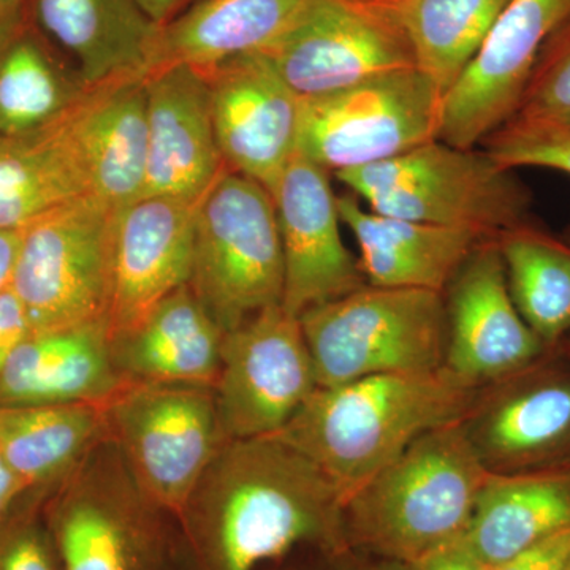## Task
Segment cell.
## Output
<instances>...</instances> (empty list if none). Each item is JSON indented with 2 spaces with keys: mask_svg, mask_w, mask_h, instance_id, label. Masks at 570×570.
Wrapping results in <instances>:
<instances>
[{
  "mask_svg": "<svg viewBox=\"0 0 570 570\" xmlns=\"http://www.w3.org/2000/svg\"><path fill=\"white\" fill-rule=\"evenodd\" d=\"M261 52L299 99L417 67L379 0H306L287 31Z\"/></svg>",
  "mask_w": 570,
  "mask_h": 570,
  "instance_id": "obj_12",
  "label": "cell"
},
{
  "mask_svg": "<svg viewBox=\"0 0 570 570\" xmlns=\"http://www.w3.org/2000/svg\"><path fill=\"white\" fill-rule=\"evenodd\" d=\"M570 566V530L540 540L490 570H568Z\"/></svg>",
  "mask_w": 570,
  "mask_h": 570,
  "instance_id": "obj_36",
  "label": "cell"
},
{
  "mask_svg": "<svg viewBox=\"0 0 570 570\" xmlns=\"http://www.w3.org/2000/svg\"><path fill=\"white\" fill-rule=\"evenodd\" d=\"M344 499L276 436L227 441L178 512L189 570H257L299 549H347Z\"/></svg>",
  "mask_w": 570,
  "mask_h": 570,
  "instance_id": "obj_1",
  "label": "cell"
},
{
  "mask_svg": "<svg viewBox=\"0 0 570 570\" xmlns=\"http://www.w3.org/2000/svg\"><path fill=\"white\" fill-rule=\"evenodd\" d=\"M200 200L140 197L116 214L110 333L134 324L165 296L189 284Z\"/></svg>",
  "mask_w": 570,
  "mask_h": 570,
  "instance_id": "obj_18",
  "label": "cell"
},
{
  "mask_svg": "<svg viewBox=\"0 0 570 570\" xmlns=\"http://www.w3.org/2000/svg\"><path fill=\"white\" fill-rule=\"evenodd\" d=\"M475 390L444 366L317 387L276 438L313 461L347 501L415 439L461 422Z\"/></svg>",
  "mask_w": 570,
  "mask_h": 570,
  "instance_id": "obj_2",
  "label": "cell"
},
{
  "mask_svg": "<svg viewBox=\"0 0 570 570\" xmlns=\"http://www.w3.org/2000/svg\"><path fill=\"white\" fill-rule=\"evenodd\" d=\"M335 176L371 212L385 216L491 236L532 223L531 190L485 149L433 140Z\"/></svg>",
  "mask_w": 570,
  "mask_h": 570,
  "instance_id": "obj_5",
  "label": "cell"
},
{
  "mask_svg": "<svg viewBox=\"0 0 570 570\" xmlns=\"http://www.w3.org/2000/svg\"><path fill=\"white\" fill-rule=\"evenodd\" d=\"M32 333L24 307L14 295L13 288L0 292V374L14 348Z\"/></svg>",
  "mask_w": 570,
  "mask_h": 570,
  "instance_id": "obj_37",
  "label": "cell"
},
{
  "mask_svg": "<svg viewBox=\"0 0 570 570\" xmlns=\"http://www.w3.org/2000/svg\"><path fill=\"white\" fill-rule=\"evenodd\" d=\"M28 26L0 47V137L50 126L88 92Z\"/></svg>",
  "mask_w": 570,
  "mask_h": 570,
  "instance_id": "obj_31",
  "label": "cell"
},
{
  "mask_svg": "<svg viewBox=\"0 0 570 570\" xmlns=\"http://www.w3.org/2000/svg\"><path fill=\"white\" fill-rule=\"evenodd\" d=\"M317 387L302 325L283 305L225 332L214 392L227 441L276 436Z\"/></svg>",
  "mask_w": 570,
  "mask_h": 570,
  "instance_id": "obj_13",
  "label": "cell"
},
{
  "mask_svg": "<svg viewBox=\"0 0 570 570\" xmlns=\"http://www.w3.org/2000/svg\"><path fill=\"white\" fill-rule=\"evenodd\" d=\"M513 305L543 346L570 335V245L532 223L497 235Z\"/></svg>",
  "mask_w": 570,
  "mask_h": 570,
  "instance_id": "obj_30",
  "label": "cell"
},
{
  "mask_svg": "<svg viewBox=\"0 0 570 570\" xmlns=\"http://www.w3.org/2000/svg\"><path fill=\"white\" fill-rule=\"evenodd\" d=\"M306 0H197L160 26L151 71L208 70L228 59L264 51L287 31Z\"/></svg>",
  "mask_w": 570,
  "mask_h": 570,
  "instance_id": "obj_25",
  "label": "cell"
},
{
  "mask_svg": "<svg viewBox=\"0 0 570 570\" xmlns=\"http://www.w3.org/2000/svg\"><path fill=\"white\" fill-rule=\"evenodd\" d=\"M442 102L417 67L302 99L296 153L333 175L384 163L439 140Z\"/></svg>",
  "mask_w": 570,
  "mask_h": 570,
  "instance_id": "obj_9",
  "label": "cell"
},
{
  "mask_svg": "<svg viewBox=\"0 0 570 570\" xmlns=\"http://www.w3.org/2000/svg\"><path fill=\"white\" fill-rule=\"evenodd\" d=\"M564 343L570 344V335L568 337H566Z\"/></svg>",
  "mask_w": 570,
  "mask_h": 570,
  "instance_id": "obj_43",
  "label": "cell"
},
{
  "mask_svg": "<svg viewBox=\"0 0 570 570\" xmlns=\"http://www.w3.org/2000/svg\"><path fill=\"white\" fill-rule=\"evenodd\" d=\"M412 570H490L468 546L464 534L411 566Z\"/></svg>",
  "mask_w": 570,
  "mask_h": 570,
  "instance_id": "obj_38",
  "label": "cell"
},
{
  "mask_svg": "<svg viewBox=\"0 0 570 570\" xmlns=\"http://www.w3.org/2000/svg\"><path fill=\"white\" fill-rule=\"evenodd\" d=\"M330 175L296 153L272 190L283 245V307L295 317L367 284L344 245Z\"/></svg>",
  "mask_w": 570,
  "mask_h": 570,
  "instance_id": "obj_15",
  "label": "cell"
},
{
  "mask_svg": "<svg viewBox=\"0 0 570 570\" xmlns=\"http://www.w3.org/2000/svg\"><path fill=\"white\" fill-rule=\"evenodd\" d=\"M341 223L354 235L360 265L374 287L444 294L472 250L494 236L385 216L363 208L354 194L337 195Z\"/></svg>",
  "mask_w": 570,
  "mask_h": 570,
  "instance_id": "obj_22",
  "label": "cell"
},
{
  "mask_svg": "<svg viewBox=\"0 0 570 570\" xmlns=\"http://www.w3.org/2000/svg\"><path fill=\"white\" fill-rule=\"evenodd\" d=\"M570 530V466L491 475L464 539L489 568Z\"/></svg>",
  "mask_w": 570,
  "mask_h": 570,
  "instance_id": "obj_26",
  "label": "cell"
},
{
  "mask_svg": "<svg viewBox=\"0 0 570 570\" xmlns=\"http://www.w3.org/2000/svg\"><path fill=\"white\" fill-rule=\"evenodd\" d=\"M197 0H138L141 9L156 24L164 26Z\"/></svg>",
  "mask_w": 570,
  "mask_h": 570,
  "instance_id": "obj_42",
  "label": "cell"
},
{
  "mask_svg": "<svg viewBox=\"0 0 570 570\" xmlns=\"http://www.w3.org/2000/svg\"><path fill=\"white\" fill-rule=\"evenodd\" d=\"M122 385L107 321L32 332L0 374V407L102 406Z\"/></svg>",
  "mask_w": 570,
  "mask_h": 570,
  "instance_id": "obj_21",
  "label": "cell"
},
{
  "mask_svg": "<svg viewBox=\"0 0 570 570\" xmlns=\"http://www.w3.org/2000/svg\"><path fill=\"white\" fill-rule=\"evenodd\" d=\"M510 0H379L414 52L415 66L449 91Z\"/></svg>",
  "mask_w": 570,
  "mask_h": 570,
  "instance_id": "obj_29",
  "label": "cell"
},
{
  "mask_svg": "<svg viewBox=\"0 0 570 570\" xmlns=\"http://www.w3.org/2000/svg\"><path fill=\"white\" fill-rule=\"evenodd\" d=\"M100 407L108 438L121 450L135 479L178 515L227 442L214 385L124 384Z\"/></svg>",
  "mask_w": 570,
  "mask_h": 570,
  "instance_id": "obj_10",
  "label": "cell"
},
{
  "mask_svg": "<svg viewBox=\"0 0 570 570\" xmlns=\"http://www.w3.org/2000/svg\"><path fill=\"white\" fill-rule=\"evenodd\" d=\"M63 115L37 132L0 137L2 230L21 232L56 206L91 194Z\"/></svg>",
  "mask_w": 570,
  "mask_h": 570,
  "instance_id": "obj_28",
  "label": "cell"
},
{
  "mask_svg": "<svg viewBox=\"0 0 570 570\" xmlns=\"http://www.w3.org/2000/svg\"><path fill=\"white\" fill-rule=\"evenodd\" d=\"M62 570H189L178 517L105 436L43 504Z\"/></svg>",
  "mask_w": 570,
  "mask_h": 570,
  "instance_id": "obj_4",
  "label": "cell"
},
{
  "mask_svg": "<svg viewBox=\"0 0 570 570\" xmlns=\"http://www.w3.org/2000/svg\"><path fill=\"white\" fill-rule=\"evenodd\" d=\"M118 209L82 195L22 228L10 287L32 332L108 322Z\"/></svg>",
  "mask_w": 570,
  "mask_h": 570,
  "instance_id": "obj_8",
  "label": "cell"
},
{
  "mask_svg": "<svg viewBox=\"0 0 570 570\" xmlns=\"http://www.w3.org/2000/svg\"><path fill=\"white\" fill-rule=\"evenodd\" d=\"M568 570H570V566H569Z\"/></svg>",
  "mask_w": 570,
  "mask_h": 570,
  "instance_id": "obj_44",
  "label": "cell"
},
{
  "mask_svg": "<svg viewBox=\"0 0 570 570\" xmlns=\"http://www.w3.org/2000/svg\"><path fill=\"white\" fill-rule=\"evenodd\" d=\"M26 494H29L28 489L22 485L21 480L11 471L0 453V521L20 504Z\"/></svg>",
  "mask_w": 570,
  "mask_h": 570,
  "instance_id": "obj_39",
  "label": "cell"
},
{
  "mask_svg": "<svg viewBox=\"0 0 570 570\" xmlns=\"http://www.w3.org/2000/svg\"><path fill=\"white\" fill-rule=\"evenodd\" d=\"M190 291L225 332L283 305L284 257L275 202L227 170L198 204Z\"/></svg>",
  "mask_w": 570,
  "mask_h": 570,
  "instance_id": "obj_7",
  "label": "cell"
},
{
  "mask_svg": "<svg viewBox=\"0 0 570 570\" xmlns=\"http://www.w3.org/2000/svg\"><path fill=\"white\" fill-rule=\"evenodd\" d=\"M63 122L89 193L115 208L141 197L148 159L146 77L89 88Z\"/></svg>",
  "mask_w": 570,
  "mask_h": 570,
  "instance_id": "obj_20",
  "label": "cell"
},
{
  "mask_svg": "<svg viewBox=\"0 0 570 570\" xmlns=\"http://www.w3.org/2000/svg\"><path fill=\"white\" fill-rule=\"evenodd\" d=\"M298 321L318 387L444 366L448 314L439 292L366 284L309 307Z\"/></svg>",
  "mask_w": 570,
  "mask_h": 570,
  "instance_id": "obj_6",
  "label": "cell"
},
{
  "mask_svg": "<svg viewBox=\"0 0 570 570\" xmlns=\"http://www.w3.org/2000/svg\"><path fill=\"white\" fill-rule=\"evenodd\" d=\"M148 159L141 197L202 200L228 170L214 132L200 71L170 67L146 75Z\"/></svg>",
  "mask_w": 570,
  "mask_h": 570,
  "instance_id": "obj_19",
  "label": "cell"
},
{
  "mask_svg": "<svg viewBox=\"0 0 570 570\" xmlns=\"http://www.w3.org/2000/svg\"><path fill=\"white\" fill-rule=\"evenodd\" d=\"M20 242L21 232L0 228V292L6 291L11 283Z\"/></svg>",
  "mask_w": 570,
  "mask_h": 570,
  "instance_id": "obj_41",
  "label": "cell"
},
{
  "mask_svg": "<svg viewBox=\"0 0 570 570\" xmlns=\"http://www.w3.org/2000/svg\"><path fill=\"white\" fill-rule=\"evenodd\" d=\"M460 423L490 474L570 466V344L475 390Z\"/></svg>",
  "mask_w": 570,
  "mask_h": 570,
  "instance_id": "obj_11",
  "label": "cell"
},
{
  "mask_svg": "<svg viewBox=\"0 0 570 570\" xmlns=\"http://www.w3.org/2000/svg\"><path fill=\"white\" fill-rule=\"evenodd\" d=\"M107 436L102 407H0V453L29 493L50 494Z\"/></svg>",
  "mask_w": 570,
  "mask_h": 570,
  "instance_id": "obj_27",
  "label": "cell"
},
{
  "mask_svg": "<svg viewBox=\"0 0 570 570\" xmlns=\"http://www.w3.org/2000/svg\"><path fill=\"white\" fill-rule=\"evenodd\" d=\"M41 31L75 61L88 88L146 77L160 26L138 0H31Z\"/></svg>",
  "mask_w": 570,
  "mask_h": 570,
  "instance_id": "obj_24",
  "label": "cell"
},
{
  "mask_svg": "<svg viewBox=\"0 0 570 570\" xmlns=\"http://www.w3.org/2000/svg\"><path fill=\"white\" fill-rule=\"evenodd\" d=\"M48 494L29 493L0 521V570H62L45 519Z\"/></svg>",
  "mask_w": 570,
  "mask_h": 570,
  "instance_id": "obj_33",
  "label": "cell"
},
{
  "mask_svg": "<svg viewBox=\"0 0 570 570\" xmlns=\"http://www.w3.org/2000/svg\"><path fill=\"white\" fill-rule=\"evenodd\" d=\"M29 3L31 0H0V47L28 26Z\"/></svg>",
  "mask_w": 570,
  "mask_h": 570,
  "instance_id": "obj_40",
  "label": "cell"
},
{
  "mask_svg": "<svg viewBox=\"0 0 570 570\" xmlns=\"http://www.w3.org/2000/svg\"><path fill=\"white\" fill-rule=\"evenodd\" d=\"M200 71V70H198ZM225 167L272 194L298 145L299 99L264 52L202 70Z\"/></svg>",
  "mask_w": 570,
  "mask_h": 570,
  "instance_id": "obj_16",
  "label": "cell"
},
{
  "mask_svg": "<svg viewBox=\"0 0 570 570\" xmlns=\"http://www.w3.org/2000/svg\"><path fill=\"white\" fill-rule=\"evenodd\" d=\"M273 570H412L401 562L382 560L351 549H299L275 562Z\"/></svg>",
  "mask_w": 570,
  "mask_h": 570,
  "instance_id": "obj_35",
  "label": "cell"
},
{
  "mask_svg": "<svg viewBox=\"0 0 570 570\" xmlns=\"http://www.w3.org/2000/svg\"><path fill=\"white\" fill-rule=\"evenodd\" d=\"M491 475L460 422L434 428L347 498V546L415 564L466 532Z\"/></svg>",
  "mask_w": 570,
  "mask_h": 570,
  "instance_id": "obj_3",
  "label": "cell"
},
{
  "mask_svg": "<svg viewBox=\"0 0 570 570\" xmlns=\"http://www.w3.org/2000/svg\"><path fill=\"white\" fill-rule=\"evenodd\" d=\"M570 18V0H510L445 92L439 140L474 149L517 115L540 51Z\"/></svg>",
  "mask_w": 570,
  "mask_h": 570,
  "instance_id": "obj_14",
  "label": "cell"
},
{
  "mask_svg": "<svg viewBox=\"0 0 570 570\" xmlns=\"http://www.w3.org/2000/svg\"><path fill=\"white\" fill-rule=\"evenodd\" d=\"M513 118L570 132V18L540 51Z\"/></svg>",
  "mask_w": 570,
  "mask_h": 570,
  "instance_id": "obj_32",
  "label": "cell"
},
{
  "mask_svg": "<svg viewBox=\"0 0 570 570\" xmlns=\"http://www.w3.org/2000/svg\"><path fill=\"white\" fill-rule=\"evenodd\" d=\"M442 295L448 314L444 367L469 387L508 376L546 351L513 305L497 236L472 250Z\"/></svg>",
  "mask_w": 570,
  "mask_h": 570,
  "instance_id": "obj_17",
  "label": "cell"
},
{
  "mask_svg": "<svg viewBox=\"0 0 570 570\" xmlns=\"http://www.w3.org/2000/svg\"><path fill=\"white\" fill-rule=\"evenodd\" d=\"M483 149L504 167H538L570 176V132L557 127L510 119L482 142ZM570 245V228L566 235Z\"/></svg>",
  "mask_w": 570,
  "mask_h": 570,
  "instance_id": "obj_34",
  "label": "cell"
},
{
  "mask_svg": "<svg viewBox=\"0 0 570 570\" xmlns=\"http://www.w3.org/2000/svg\"><path fill=\"white\" fill-rule=\"evenodd\" d=\"M224 335L189 285H184L134 324L110 333L112 365L124 384L214 385Z\"/></svg>",
  "mask_w": 570,
  "mask_h": 570,
  "instance_id": "obj_23",
  "label": "cell"
}]
</instances>
